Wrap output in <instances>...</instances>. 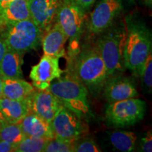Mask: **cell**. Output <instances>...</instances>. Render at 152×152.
<instances>
[{"instance_id": "cell-9", "label": "cell", "mask_w": 152, "mask_h": 152, "mask_svg": "<svg viewBox=\"0 0 152 152\" xmlns=\"http://www.w3.org/2000/svg\"><path fill=\"white\" fill-rule=\"evenodd\" d=\"M125 0H101L91 13L86 27L96 36L117 20L125 9Z\"/></svg>"}, {"instance_id": "cell-21", "label": "cell", "mask_w": 152, "mask_h": 152, "mask_svg": "<svg viewBox=\"0 0 152 152\" xmlns=\"http://www.w3.org/2000/svg\"><path fill=\"white\" fill-rule=\"evenodd\" d=\"M50 139L42 137H26L20 143L17 144L16 152H42Z\"/></svg>"}, {"instance_id": "cell-19", "label": "cell", "mask_w": 152, "mask_h": 152, "mask_svg": "<svg viewBox=\"0 0 152 152\" xmlns=\"http://www.w3.org/2000/svg\"><path fill=\"white\" fill-rule=\"evenodd\" d=\"M35 87L21 78L3 79V97L14 100H24L32 97Z\"/></svg>"}, {"instance_id": "cell-31", "label": "cell", "mask_w": 152, "mask_h": 152, "mask_svg": "<svg viewBox=\"0 0 152 152\" xmlns=\"http://www.w3.org/2000/svg\"><path fill=\"white\" fill-rule=\"evenodd\" d=\"M13 1L14 0H0V11L2 10L5 7H7L9 3Z\"/></svg>"}, {"instance_id": "cell-27", "label": "cell", "mask_w": 152, "mask_h": 152, "mask_svg": "<svg viewBox=\"0 0 152 152\" xmlns=\"http://www.w3.org/2000/svg\"><path fill=\"white\" fill-rule=\"evenodd\" d=\"M75 4L79 6L81 9L85 11H87L96 2V0H71Z\"/></svg>"}, {"instance_id": "cell-13", "label": "cell", "mask_w": 152, "mask_h": 152, "mask_svg": "<svg viewBox=\"0 0 152 152\" xmlns=\"http://www.w3.org/2000/svg\"><path fill=\"white\" fill-rule=\"evenodd\" d=\"M63 106L60 100L47 90L35 91L30 100V112L49 123Z\"/></svg>"}, {"instance_id": "cell-17", "label": "cell", "mask_w": 152, "mask_h": 152, "mask_svg": "<svg viewBox=\"0 0 152 152\" xmlns=\"http://www.w3.org/2000/svg\"><path fill=\"white\" fill-rule=\"evenodd\" d=\"M31 98L24 100H14L0 98V111L9 123H18L30 112Z\"/></svg>"}, {"instance_id": "cell-7", "label": "cell", "mask_w": 152, "mask_h": 152, "mask_svg": "<svg viewBox=\"0 0 152 152\" xmlns=\"http://www.w3.org/2000/svg\"><path fill=\"white\" fill-rule=\"evenodd\" d=\"M87 11L71 0H64L57 12L56 20L69 39L70 43L77 45L87 25Z\"/></svg>"}, {"instance_id": "cell-14", "label": "cell", "mask_w": 152, "mask_h": 152, "mask_svg": "<svg viewBox=\"0 0 152 152\" xmlns=\"http://www.w3.org/2000/svg\"><path fill=\"white\" fill-rule=\"evenodd\" d=\"M68 37L57 22L44 33L42 45L45 54L60 58L65 57V45Z\"/></svg>"}, {"instance_id": "cell-23", "label": "cell", "mask_w": 152, "mask_h": 152, "mask_svg": "<svg viewBox=\"0 0 152 152\" xmlns=\"http://www.w3.org/2000/svg\"><path fill=\"white\" fill-rule=\"evenodd\" d=\"M141 80L142 89L148 94L152 89V54H149L140 68L138 76Z\"/></svg>"}, {"instance_id": "cell-1", "label": "cell", "mask_w": 152, "mask_h": 152, "mask_svg": "<svg viewBox=\"0 0 152 152\" xmlns=\"http://www.w3.org/2000/svg\"><path fill=\"white\" fill-rule=\"evenodd\" d=\"M124 22L126 26V39L123 49L124 65L125 69L138 76L142 66L151 53V31L137 15H128Z\"/></svg>"}, {"instance_id": "cell-18", "label": "cell", "mask_w": 152, "mask_h": 152, "mask_svg": "<svg viewBox=\"0 0 152 152\" xmlns=\"http://www.w3.org/2000/svg\"><path fill=\"white\" fill-rule=\"evenodd\" d=\"M25 53L7 49L0 62V75L3 79L22 78V65Z\"/></svg>"}, {"instance_id": "cell-32", "label": "cell", "mask_w": 152, "mask_h": 152, "mask_svg": "<svg viewBox=\"0 0 152 152\" xmlns=\"http://www.w3.org/2000/svg\"><path fill=\"white\" fill-rule=\"evenodd\" d=\"M2 90H3V78L0 75V98L3 96L2 94Z\"/></svg>"}, {"instance_id": "cell-30", "label": "cell", "mask_w": 152, "mask_h": 152, "mask_svg": "<svg viewBox=\"0 0 152 152\" xmlns=\"http://www.w3.org/2000/svg\"><path fill=\"white\" fill-rule=\"evenodd\" d=\"M8 121H7L4 115H3V113H1V111H0V130H1L3 127H4L6 125L8 124Z\"/></svg>"}, {"instance_id": "cell-3", "label": "cell", "mask_w": 152, "mask_h": 152, "mask_svg": "<svg viewBox=\"0 0 152 152\" xmlns=\"http://www.w3.org/2000/svg\"><path fill=\"white\" fill-rule=\"evenodd\" d=\"M96 36L94 45L105 63L109 77L124 73L126 70L123 59V49L126 39L124 20H116Z\"/></svg>"}, {"instance_id": "cell-33", "label": "cell", "mask_w": 152, "mask_h": 152, "mask_svg": "<svg viewBox=\"0 0 152 152\" xmlns=\"http://www.w3.org/2000/svg\"><path fill=\"white\" fill-rule=\"evenodd\" d=\"M142 1L144 3V4L147 5V7H151V4H152V0H142Z\"/></svg>"}, {"instance_id": "cell-15", "label": "cell", "mask_w": 152, "mask_h": 152, "mask_svg": "<svg viewBox=\"0 0 152 152\" xmlns=\"http://www.w3.org/2000/svg\"><path fill=\"white\" fill-rule=\"evenodd\" d=\"M19 124L26 137L54 138L50 123L31 112L26 115Z\"/></svg>"}, {"instance_id": "cell-24", "label": "cell", "mask_w": 152, "mask_h": 152, "mask_svg": "<svg viewBox=\"0 0 152 152\" xmlns=\"http://www.w3.org/2000/svg\"><path fill=\"white\" fill-rule=\"evenodd\" d=\"M74 144L57 139H50L45 146V152H74Z\"/></svg>"}, {"instance_id": "cell-28", "label": "cell", "mask_w": 152, "mask_h": 152, "mask_svg": "<svg viewBox=\"0 0 152 152\" xmlns=\"http://www.w3.org/2000/svg\"><path fill=\"white\" fill-rule=\"evenodd\" d=\"M16 145L9 142L0 140V152H12L15 151Z\"/></svg>"}, {"instance_id": "cell-22", "label": "cell", "mask_w": 152, "mask_h": 152, "mask_svg": "<svg viewBox=\"0 0 152 152\" xmlns=\"http://www.w3.org/2000/svg\"><path fill=\"white\" fill-rule=\"evenodd\" d=\"M26 137L18 123H8L0 130V140L17 146Z\"/></svg>"}, {"instance_id": "cell-16", "label": "cell", "mask_w": 152, "mask_h": 152, "mask_svg": "<svg viewBox=\"0 0 152 152\" xmlns=\"http://www.w3.org/2000/svg\"><path fill=\"white\" fill-rule=\"evenodd\" d=\"M30 18L28 0H14L0 11V32L11 25Z\"/></svg>"}, {"instance_id": "cell-26", "label": "cell", "mask_w": 152, "mask_h": 152, "mask_svg": "<svg viewBox=\"0 0 152 152\" xmlns=\"http://www.w3.org/2000/svg\"><path fill=\"white\" fill-rule=\"evenodd\" d=\"M140 148H141L142 151H152V136L151 131L145 133L144 135L142 137L140 140Z\"/></svg>"}, {"instance_id": "cell-8", "label": "cell", "mask_w": 152, "mask_h": 152, "mask_svg": "<svg viewBox=\"0 0 152 152\" xmlns=\"http://www.w3.org/2000/svg\"><path fill=\"white\" fill-rule=\"evenodd\" d=\"M50 125L54 138L72 143H75L87 131L84 120L65 106L58 112Z\"/></svg>"}, {"instance_id": "cell-5", "label": "cell", "mask_w": 152, "mask_h": 152, "mask_svg": "<svg viewBox=\"0 0 152 152\" xmlns=\"http://www.w3.org/2000/svg\"><path fill=\"white\" fill-rule=\"evenodd\" d=\"M44 32L31 18L11 25L0 32L7 48L26 53L42 43Z\"/></svg>"}, {"instance_id": "cell-25", "label": "cell", "mask_w": 152, "mask_h": 152, "mask_svg": "<svg viewBox=\"0 0 152 152\" xmlns=\"http://www.w3.org/2000/svg\"><path fill=\"white\" fill-rule=\"evenodd\" d=\"M102 150L92 139L80 138L74 144V152H100Z\"/></svg>"}, {"instance_id": "cell-2", "label": "cell", "mask_w": 152, "mask_h": 152, "mask_svg": "<svg viewBox=\"0 0 152 152\" xmlns=\"http://www.w3.org/2000/svg\"><path fill=\"white\" fill-rule=\"evenodd\" d=\"M74 75L92 94H99L109 77L107 68L94 43L76 53Z\"/></svg>"}, {"instance_id": "cell-12", "label": "cell", "mask_w": 152, "mask_h": 152, "mask_svg": "<svg viewBox=\"0 0 152 152\" xmlns=\"http://www.w3.org/2000/svg\"><path fill=\"white\" fill-rule=\"evenodd\" d=\"M102 90L107 103L136 98L138 96L134 83L122 74L110 76Z\"/></svg>"}, {"instance_id": "cell-11", "label": "cell", "mask_w": 152, "mask_h": 152, "mask_svg": "<svg viewBox=\"0 0 152 152\" xmlns=\"http://www.w3.org/2000/svg\"><path fill=\"white\" fill-rule=\"evenodd\" d=\"M64 0H28L30 18L45 33L54 24Z\"/></svg>"}, {"instance_id": "cell-20", "label": "cell", "mask_w": 152, "mask_h": 152, "mask_svg": "<svg viewBox=\"0 0 152 152\" xmlns=\"http://www.w3.org/2000/svg\"><path fill=\"white\" fill-rule=\"evenodd\" d=\"M109 141L114 149L123 152L134 151L137 136L134 132L127 130H115L111 132Z\"/></svg>"}, {"instance_id": "cell-10", "label": "cell", "mask_w": 152, "mask_h": 152, "mask_svg": "<svg viewBox=\"0 0 152 152\" xmlns=\"http://www.w3.org/2000/svg\"><path fill=\"white\" fill-rule=\"evenodd\" d=\"M62 73L59 58L45 54L39 62L32 67L30 78L34 87L38 90H46L53 80L61 77Z\"/></svg>"}, {"instance_id": "cell-4", "label": "cell", "mask_w": 152, "mask_h": 152, "mask_svg": "<svg viewBox=\"0 0 152 152\" xmlns=\"http://www.w3.org/2000/svg\"><path fill=\"white\" fill-rule=\"evenodd\" d=\"M46 90L56 96L63 106L71 110L81 119L87 121L92 117L88 102V90L73 75L57 78Z\"/></svg>"}, {"instance_id": "cell-29", "label": "cell", "mask_w": 152, "mask_h": 152, "mask_svg": "<svg viewBox=\"0 0 152 152\" xmlns=\"http://www.w3.org/2000/svg\"><path fill=\"white\" fill-rule=\"evenodd\" d=\"M7 49H8V48H7V44H6L4 39L0 35V62L2 60L3 57L4 56L5 53L7 52Z\"/></svg>"}, {"instance_id": "cell-6", "label": "cell", "mask_w": 152, "mask_h": 152, "mask_svg": "<svg viewBox=\"0 0 152 152\" xmlns=\"http://www.w3.org/2000/svg\"><path fill=\"white\" fill-rule=\"evenodd\" d=\"M146 111V102L140 99L110 102L105 107L106 122L109 126L117 128L132 126L144 118Z\"/></svg>"}]
</instances>
